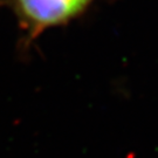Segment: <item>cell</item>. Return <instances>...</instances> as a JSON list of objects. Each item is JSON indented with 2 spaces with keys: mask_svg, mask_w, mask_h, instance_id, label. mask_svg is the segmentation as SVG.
I'll return each instance as SVG.
<instances>
[{
  "mask_svg": "<svg viewBox=\"0 0 158 158\" xmlns=\"http://www.w3.org/2000/svg\"><path fill=\"white\" fill-rule=\"evenodd\" d=\"M94 0H13L18 18L31 38L79 17Z\"/></svg>",
  "mask_w": 158,
  "mask_h": 158,
  "instance_id": "cell-1",
  "label": "cell"
}]
</instances>
